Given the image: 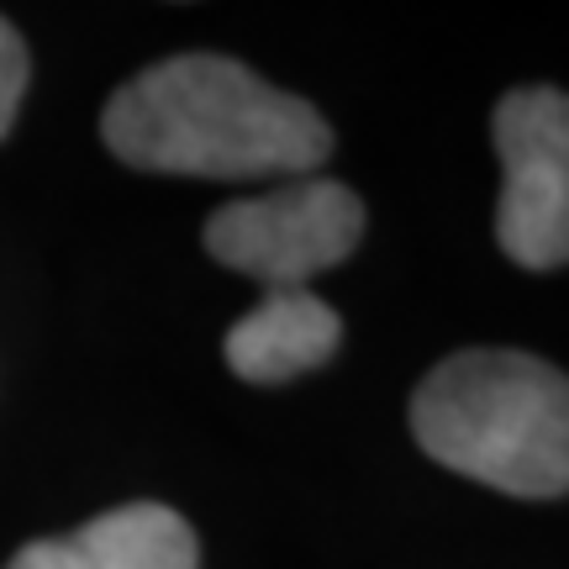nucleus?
<instances>
[{"mask_svg": "<svg viewBox=\"0 0 569 569\" xmlns=\"http://www.w3.org/2000/svg\"><path fill=\"white\" fill-rule=\"evenodd\" d=\"M411 438L427 459L490 490L569 496V375L522 348H459L422 375Z\"/></svg>", "mask_w": 569, "mask_h": 569, "instance_id": "f03ea898", "label": "nucleus"}, {"mask_svg": "<svg viewBox=\"0 0 569 569\" xmlns=\"http://www.w3.org/2000/svg\"><path fill=\"white\" fill-rule=\"evenodd\" d=\"M27 80H32V59H27V42L11 21L0 17V138L17 127L21 96H27Z\"/></svg>", "mask_w": 569, "mask_h": 569, "instance_id": "0eeeda50", "label": "nucleus"}, {"mask_svg": "<svg viewBox=\"0 0 569 569\" xmlns=\"http://www.w3.org/2000/svg\"><path fill=\"white\" fill-rule=\"evenodd\" d=\"M196 532L174 507L132 501L101 511L63 538H38L11 553L6 569H196Z\"/></svg>", "mask_w": 569, "mask_h": 569, "instance_id": "39448f33", "label": "nucleus"}, {"mask_svg": "<svg viewBox=\"0 0 569 569\" xmlns=\"http://www.w3.org/2000/svg\"><path fill=\"white\" fill-rule=\"evenodd\" d=\"M343 343V317L317 290H269L227 332V369L248 386H284L322 369Z\"/></svg>", "mask_w": 569, "mask_h": 569, "instance_id": "423d86ee", "label": "nucleus"}, {"mask_svg": "<svg viewBox=\"0 0 569 569\" xmlns=\"http://www.w3.org/2000/svg\"><path fill=\"white\" fill-rule=\"evenodd\" d=\"M365 243V201L338 180H290L206 217V253L269 290H311V274Z\"/></svg>", "mask_w": 569, "mask_h": 569, "instance_id": "7ed1b4c3", "label": "nucleus"}, {"mask_svg": "<svg viewBox=\"0 0 569 569\" xmlns=\"http://www.w3.org/2000/svg\"><path fill=\"white\" fill-rule=\"evenodd\" d=\"M101 138L142 174L274 180L311 174L332 153L322 111L274 90L227 53H174L106 101Z\"/></svg>", "mask_w": 569, "mask_h": 569, "instance_id": "f257e3e1", "label": "nucleus"}, {"mask_svg": "<svg viewBox=\"0 0 569 569\" xmlns=\"http://www.w3.org/2000/svg\"><path fill=\"white\" fill-rule=\"evenodd\" d=\"M501 159L496 243L511 264L549 274L569 264V90L522 84L490 117Z\"/></svg>", "mask_w": 569, "mask_h": 569, "instance_id": "20e7f679", "label": "nucleus"}]
</instances>
